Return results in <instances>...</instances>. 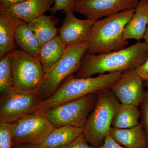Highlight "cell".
Here are the masks:
<instances>
[{
  "mask_svg": "<svg viewBox=\"0 0 148 148\" xmlns=\"http://www.w3.org/2000/svg\"><path fill=\"white\" fill-rule=\"evenodd\" d=\"M13 52L5 56L0 61L1 93L13 88L12 61Z\"/></svg>",
  "mask_w": 148,
  "mask_h": 148,
  "instance_id": "obj_22",
  "label": "cell"
},
{
  "mask_svg": "<svg viewBox=\"0 0 148 148\" xmlns=\"http://www.w3.org/2000/svg\"><path fill=\"white\" fill-rule=\"evenodd\" d=\"M67 47L59 36L42 46L38 58L45 73L61 60L65 54Z\"/></svg>",
  "mask_w": 148,
  "mask_h": 148,
  "instance_id": "obj_18",
  "label": "cell"
},
{
  "mask_svg": "<svg viewBox=\"0 0 148 148\" xmlns=\"http://www.w3.org/2000/svg\"><path fill=\"white\" fill-rule=\"evenodd\" d=\"M99 148H126L117 143L110 135L107 136L103 145Z\"/></svg>",
  "mask_w": 148,
  "mask_h": 148,
  "instance_id": "obj_28",
  "label": "cell"
},
{
  "mask_svg": "<svg viewBox=\"0 0 148 148\" xmlns=\"http://www.w3.org/2000/svg\"><path fill=\"white\" fill-rule=\"evenodd\" d=\"M95 21L77 18L73 11L67 12L59 32L61 41L67 46L71 47L88 42Z\"/></svg>",
  "mask_w": 148,
  "mask_h": 148,
  "instance_id": "obj_12",
  "label": "cell"
},
{
  "mask_svg": "<svg viewBox=\"0 0 148 148\" xmlns=\"http://www.w3.org/2000/svg\"><path fill=\"white\" fill-rule=\"evenodd\" d=\"M97 95V93L89 94L49 109L42 113L54 127L71 125L84 128L95 106Z\"/></svg>",
  "mask_w": 148,
  "mask_h": 148,
  "instance_id": "obj_7",
  "label": "cell"
},
{
  "mask_svg": "<svg viewBox=\"0 0 148 148\" xmlns=\"http://www.w3.org/2000/svg\"><path fill=\"white\" fill-rule=\"evenodd\" d=\"M145 40V43L147 45V46L148 47V23L147 26V29H146L145 33V36L144 38Z\"/></svg>",
  "mask_w": 148,
  "mask_h": 148,
  "instance_id": "obj_31",
  "label": "cell"
},
{
  "mask_svg": "<svg viewBox=\"0 0 148 148\" xmlns=\"http://www.w3.org/2000/svg\"><path fill=\"white\" fill-rule=\"evenodd\" d=\"M121 103L110 89L97 93L94 108L88 117L83 135L91 146L99 148L110 135L112 121Z\"/></svg>",
  "mask_w": 148,
  "mask_h": 148,
  "instance_id": "obj_4",
  "label": "cell"
},
{
  "mask_svg": "<svg viewBox=\"0 0 148 148\" xmlns=\"http://www.w3.org/2000/svg\"><path fill=\"white\" fill-rule=\"evenodd\" d=\"M140 117L138 106L121 104L113 119L112 127L118 129L131 128L138 125Z\"/></svg>",
  "mask_w": 148,
  "mask_h": 148,
  "instance_id": "obj_21",
  "label": "cell"
},
{
  "mask_svg": "<svg viewBox=\"0 0 148 148\" xmlns=\"http://www.w3.org/2000/svg\"><path fill=\"white\" fill-rule=\"evenodd\" d=\"M65 148H99L90 146L83 134Z\"/></svg>",
  "mask_w": 148,
  "mask_h": 148,
  "instance_id": "obj_26",
  "label": "cell"
},
{
  "mask_svg": "<svg viewBox=\"0 0 148 148\" xmlns=\"http://www.w3.org/2000/svg\"><path fill=\"white\" fill-rule=\"evenodd\" d=\"M122 73L100 74L95 77L79 78L73 75L70 76L64 80L53 95L41 102L35 112H44L86 95L110 89L119 78Z\"/></svg>",
  "mask_w": 148,
  "mask_h": 148,
  "instance_id": "obj_2",
  "label": "cell"
},
{
  "mask_svg": "<svg viewBox=\"0 0 148 148\" xmlns=\"http://www.w3.org/2000/svg\"><path fill=\"white\" fill-rule=\"evenodd\" d=\"M54 5L50 9V12L55 13L58 11L63 10L65 12L73 11L75 0H53Z\"/></svg>",
  "mask_w": 148,
  "mask_h": 148,
  "instance_id": "obj_25",
  "label": "cell"
},
{
  "mask_svg": "<svg viewBox=\"0 0 148 148\" xmlns=\"http://www.w3.org/2000/svg\"><path fill=\"white\" fill-rule=\"evenodd\" d=\"M143 82L135 69H129L122 73L110 90L121 104L139 106L145 95Z\"/></svg>",
  "mask_w": 148,
  "mask_h": 148,
  "instance_id": "obj_11",
  "label": "cell"
},
{
  "mask_svg": "<svg viewBox=\"0 0 148 148\" xmlns=\"http://www.w3.org/2000/svg\"><path fill=\"white\" fill-rule=\"evenodd\" d=\"M148 57V47L145 42L138 41L123 49L108 53L92 54L86 52L75 76L87 78L95 74L123 72L136 69Z\"/></svg>",
  "mask_w": 148,
  "mask_h": 148,
  "instance_id": "obj_1",
  "label": "cell"
},
{
  "mask_svg": "<svg viewBox=\"0 0 148 148\" xmlns=\"http://www.w3.org/2000/svg\"><path fill=\"white\" fill-rule=\"evenodd\" d=\"M135 11L136 8L128 9L95 21L88 42L87 52L100 54L126 48L128 42L123 38V32Z\"/></svg>",
  "mask_w": 148,
  "mask_h": 148,
  "instance_id": "obj_3",
  "label": "cell"
},
{
  "mask_svg": "<svg viewBox=\"0 0 148 148\" xmlns=\"http://www.w3.org/2000/svg\"><path fill=\"white\" fill-rule=\"evenodd\" d=\"M148 23V0H139L134 15L126 24L123 32L124 40L144 39Z\"/></svg>",
  "mask_w": 148,
  "mask_h": 148,
  "instance_id": "obj_14",
  "label": "cell"
},
{
  "mask_svg": "<svg viewBox=\"0 0 148 148\" xmlns=\"http://www.w3.org/2000/svg\"><path fill=\"white\" fill-rule=\"evenodd\" d=\"M28 24L41 46L58 36V29L51 16L43 15Z\"/></svg>",
  "mask_w": 148,
  "mask_h": 148,
  "instance_id": "obj_20",
  "label": "cell"
},
{
  "mask_svg": "<svg viewBox=\"0 0 148 148\" xmlns=\"http://www.w3.org/2000/svg\"><path fill=\"white\" fill-rule=\"evenodd\" d=\"M15 40L22 50L34 58H38L42 46L28 23L24 22L19 25L15 33Z\"/></svg>",
  "mask_w": 148,
  "mask_h": 148,
  "instance_id": "obj_19",
  "label": "cell"
},
{
  "mask_svg": "<svg viewBox=\"0 0 148 148\" xmlns=\"http://www.w3.org/2000/svg\"><path fill=\"white\" fill-rule=\"evenodd\" d=\"M135 70L144 82L148 81V57L145 62Z\"/></svg>",
  "mask_w": 148,
  "mask_h": 148,
  "instance_id": "obj_27",
  "label": "cell"
},
{
  "mask_svg": "<svg viewBox=\"0 0 148 148\" xmlns=\"http://www.w3.org/2000/svg\"><path fill=\"white\" fill-rule=\"evenodd\" d=\"M27 0H0V8L7 10L8 9L24 3Z\"/></svg>",
  "mask_w": 148,
  "mask_h": 148,
  "instance_id": "obj_29",
  "label": "cell"
},
{
  "mask_svg": "<svg viewBox=\"0 0 148 148\" xmlns=\"http://www.w3.org/2000/svg\"><path fill=\"white\" fill-rule=\"evenodd\" d=\"M12 125V145L40 144L54 128L42 113L28 114Z\"/></svg>",
  "mask_w": 148,
  "mask_h": 148,
  "instance_id": "obj_9",
  "label": "cell"
},
{
  "mask_svg": "<svg viewBox=\"0 0 148 148\" xmlns=\"http://www.w3.org/2000/svg\"><path fill=\"white\" fill-rule=\"evenodd\" d=\"M110 135L120 145L126 148H148V143L143 125L139 123L127 129L111 127Z\"/></svg>",
  "mask_w": 148,
  "mask_h": 148,
  "instance_id": "obj_16",
  "label": "cell"
},
{
  "mask_svg": "<svg viewBox=\"0 0 148 148\" xmlns=\"http://www.w3.org/2000/svg\"><path fill=\"white\" fill-rule=\"evenodd\" d=\"M83 128L71 125L54 127L42 143L43 148H65L82 135Z\"/></svg>",
  "mask_w": 148,
  "mask_h": 148,
  "instance_id": "obj_17",
  "label": "cell"
},
{
  "mask_svg": "<svg viewBox=\"0 0 148 148\" xmlns=\"http://www.w3.org/2000/svg\"><path fill=\"white\" fill-rule=\"evenodd\" d=\"M139 0H75L74 13L96 21L128 9L136 8Z\"/></svg>",
  "mask_w": 148,
  "mask_h": 148,
  "instance_id": "obj_10",
  "label": "cell"
},
{
  "mask_svg": "<svg viewBox=\"0 0 148 148\" xmlns=\"http://www.w3.org/2000/svg\"><path fill=\"white\" fill-rule=\"evenodd\" d=\"M144 84L147 88V90L145 92L144 99L140 104V117L142 119L141 124L144 128L148 143V81L145 82Z\"/></svg>",
  "mask_w": 148,
  "mask_h": 148,
  "instance_id": "obj_24",
  "label": "cell"
},
{
  "mask_svg": "<svg viewBox=\"0 0 148 148\" xmlns=\"http://www.w3.org/2000/svg\"><path fill=\"white\" fill-rule=\"evenodd\" d=\"M24 21L0 8V59L16 49L15 33Z\"/></svg>",
  "mask_w": 148,
  "mask_h": 148,
  "instance_id": "obj_13",
  "label": "cell"
},
{
  "mask_svg": "<svg viewBox=\"0 0 148 148\" xmlns=\"http://www.w3.org/2000/svg\"><path fill=\"white\" fill-rule=\"evenodd\" d=\"M54 3L53 0H27L6 10L13 16L29 23L44 15L46 12L50 10Z\"/></svg>",
  "mask_w": 148,
  "mask_h": 148,
  "instance_id": "obj_15",
  "label": "cell"
},
{
  "mask_svg": "<svg viewBox=\"0 0 148 148\" xmlns=\"http://www.w3.org/2000/svg\"><path fill=\"white\" fill-rule=\"evenodd\" d=\"M88 47V42L75 46L67 47L65 54L61 60L46 73L39 91L43 100L51 97L64 80L78 71Z\"/></svg>",
  "mask_w": 148,
  "mask_h": 148,
  "instance_id": "obj_6",
  "label": "cell"
},
{
  "mask_svg": "<svg viewBox=\"0 0 148 148\" xmlns=\"http://www.w3.org/2000/svg\"><path fill=\"white\" fill-rule=\"evenodd\" d=\"M1 94L0 121L10 123L35 112L43 100L39 92H21L13 88Z\"/></svg>",
  "mask_w": 148,
  "mask_h": 148,
  "instance_id": "obj_8",
  "label": "cell"
},
{
  "mask_svg": "<svg viewBox=\"0 0 148 148\" xmlns=\"http://www.w3.org/2000/svg\"><path fill=\"white\" fill-rule=\"evenodd\" d=\"M12 148H43L40 144H24V145H12Z\"/></svg>",
  "mask_w": 148,
  "mask_h": 148,
  "instance_id": "obj_30",
  "label": "cell"
},
{
  "mask_svg": "<svg viewBox=\"0 0 148 148\" xmlns=\"http://www.w3.org/2000/svg\"><path fill=\"white\" fill-rule=\"evenodd\" d=\"M12 68L13 88L21 92H39L46 73L38 58L16 50L12 55Z\"/></svg>",
  "mask_w": 148,
  "mask_h": 148,
  "instance_id": "obj_5",
  "label": "cell"
},
{
  "mask_svg": "<svg viewBox=\"0 0 148 148\" xmlns=\"http://www.w3.org/2000/svg\"><path fill=\"white\" fill-rule=\"evenodd\" d=\"M12 123L0 121V148H12Z\"/></svg>",
  "mask_w": 148,
  "mask_h": 148,
  "instance_id": "obj_23",
  "label": "cell"
}]
</instances>
